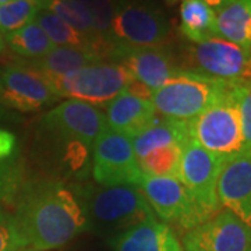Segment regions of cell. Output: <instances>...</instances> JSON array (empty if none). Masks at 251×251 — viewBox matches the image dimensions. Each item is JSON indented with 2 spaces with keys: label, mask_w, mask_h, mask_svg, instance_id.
<instances>
[{
  "label": "cell",
  "mask_w": 251,
  "mask_h": 251,
  "mask_svg": "<svg viewBox=\"0 0 251 251\" xmlns=\"http://www.w3.org/2000/svg\"><path fill=\"white\" fill-rule=\"evenodd\" d=\"M181 246L184 251H251V229L230 209L222 208L183 233Z\"/></svg>",
  "instance_id": "obj_12"
},
{
  "label": "cell",
  "mask_w": 251,
  "mask_h": 251,
  "mask_svg": "<svg viewBox=\"0 0 251 251\" xmlns=\"http://www.w3.org/2000/svg\"><path fill=\"white\" fill-rule=\"evenodd\" d=\"M108 243L113 251H181L175 229L156 216L113 236Z\"/></svg>",
  "instance_id": "obj_15"
},
{
  "label": "cell",
  "mask_w": 251,
  "mask_h": 251,
  "mask_svg": "<svg viewBox=\"0 0 251 251\" xmlns=\"http://www.w3.org/2000/svg\"><path fill=\"white\" fill-rule=\"evenodd\" d=\"M232 97L237 105L242 120L244 150L251 151V82L232 85Z\"/></svg>",
  "instance_id": "obj_27"
},
{
  "label": "cell",
  "mask_w": 251,
  "mask_h": 251,
  "mask_svg": "<svg viewBox=\"0 0 251 251\" xmlns=\"http://www.w3.org/2000/svg\"><path fill=\"white\" fill-rule=\"evenodd\" d=\"M88 227L113 236L156 216L137 186H113L91 190L84 194Z\"/></svg>",
  "instance_id": "obj_4"
},
{
  "label": "cell",
  "mask_w": 251,
  "mask_h": 251,
  "mask_svg": "<svg viewBox=\"0 0 251 251\" xmlns=\"http://www.w3.org/2000/svg\"><path fill=\"white\" fill-rule=\"evenodd\" d=\"M131 80L133 77L119 63L100 62L48 81L59 98L103 106L122 94Z\"/></svg>",
  "instance_id": "obj_6"
},
{
  "label": "cell",
  "mask_w": 251,
  "mask_h": 251,
  "mask_svg": "<svg viewBox=\"0 0 251 251\" xmlns=\"http://www.w3.org/2000/svg\"><path fill=\"white\" fill-rule=\"evenodd\" d=\"M16 145V137L10 131L0 130V161L9 158Z\"/></svg>",
  "instance_id": "obj_30"
},
{
  "label": "cell",
  "mask_w": 251,
  "mask_h": 251,
  "mask_svg": "<svg viewBox=\"0 0 251 251\" xmlns=\"http://www.w3.org/2000/svg\"><path fill=\"white\" fill-rule=\"evenodd\" d=\"M110 62L123 66L133 80L151 91L161 88L180 72L163 48H113Z\"/></svg>",
  "instance_id": "obj_14"
},
{
  "label": "cell",
  "mask_w": 251,
  "mask_h": 251,
  "mask_svg": "<svg viewBox=\"0 0 251 251\" xmlns=\"http://www.w3.org/2000/svg\"><path fill=\"white\" fill-rule=\"evenodd\" d=\"M42 127L63 147V158L70 169L82 172L99 135L106 128V120L98 106L67 99L48 112Z\"/></svg>",
  "instance_id": "obj_2"
},
{
  "label": "cell",
  "mask_w": 251,
  "mask_h": 251,
  "mask_svg": "<svg viewBox=\"0 0 251 251\" xmlns=\"http://www.w3.org/2000/svg\"><path fill=\"white\" fill-rule=\"evenodd\" d=\"M171 36L166 17L152 4L120 0L105 39L113 48H163Z\"/></svg>",
  "instance_id": "obj_5"
},
{
  "label": "cell",
  "mask_w": 251,
  "mask_h": 251,
  "mask_svg": "<svg viewBox=\"0 0 251 251\" xmlns=\"http://www.w3.org/2000/svg\"><path fill=\"white\" fill-rule=\"evenodd\" d=\"M4 41L14 53L27 60H38L54 48L44 29L36 24L35 20L24 27L6 34Z\"/></svg>",
  "instance_id": "obj_23"
},
{
  "label": "cell",
  "mask_w": 251,
  "mask_h": 251,
  "mask_svg": "<svg viewBox=\"0 0 251 251\" xmlns=\"http://www.w3.org/2000/svg\"><path fill=\"white\" fill-rule=\"evenodd\" d=\"M166 1H171V3H175V1H177V0H166Z\"/></svg>",
  "instance_id": "obj_34"
},
{
  "label": "cell",
  "mask_w": 251,
  "mask_h": 251,
  "mask_svg": "<svg viewBox=\"0 0 251 251\" xmlns=\"http://www.w3.org/2000/svg\"><path fill=\"white\" fill-rule=\"evenodd\" d=\"M190 137H191L190 122L158 117L155 123L147 127L141 133L131 137V144H133L135 156L140 161L147 153L158 148L171 147V145L183 147V144L186 143Z\"/></svg>",
  "instance_id": "obj_19"
},
{
  "label": "cell",
  "mask_w": 251,
  "mask_h": 251,
  "mask_svg": "<svg viewBox=\"0 0 251 251\" xmlns=\"http://www.w3.org/2000/svg\"><path fill=\"white\" fill-rule=\"evenodd\" d=\"M224 159L204 150L190 137L181 147L179 180L186 187L204 222L222 209L218 200V179Z\"/></svg>",
  "instance_id": "obj_8"
},
{
  "label": "cell",
  "mask_w": 251,
  "mask_h": 251,
  "mask_svg": "<svg viewBox=\"0 0 251 251\" xmlns=\"http://www.w3.org/2000/svg\"><path fill=\"white\" fill-rule=\"evenodd\" d=\"M100 62L106 60L102 54L90 48L54 46L44 57L38 60H29L27 63L36 72L41 73L46 80H50Z\"/></svg>",
  "instance_id": "obj_18"
},
{
  "label": "cell",
  "mask_w": 251,
  "mask_h": 251,
  "mask_svg": "<svg viewBox=\"0 0 251 251\" xmlns=\"http://www.w3.org/2000/svg\"><path fill=\"white\" fill-rule=\"evenodd\" d=\"M0 99L20 112H36L59 100L49 81L27 62L6 64L0 74Z\"/></svg>",
  "instance_id": "obj_13"
},
{
  "label": "cell",
  "mask_w": 251,
  "mask_h": 251,
  "mask_svg": "<svg viewBox=\"0 0 251 251\" xmlns=\"http://www.w3.org/2000/svg\"><path fill=\"white\" fill-rule=\"evenodd\" d=\"M92 176L102 187H138L144 175L133 150L131 138L106 127L92 151Z\"/></svg>",
  "instance_id": "obj_10"
},
{
  "label": "cell",
  "mask_w": 251,
  "mask_h": 251,
  "mask_svg": "<svg viewBox=\"0 0 251 251\" xmlns=\"http://www.w3.org/2000/svg\"><path fill=\"white\" fill-rule=\"evenodd\" d=\"M138 187L153 214L186 233L204 222L186 187L177 177L144 175Z\"/></svg>",
  "instance_id": "obj_11"
},
{
  "label": "cell",
  "mask_w": 251,
  "mask_h": 251,
  "mask_svg": "<svg viewBox=\"0 0 251 251\" xmlns=\"http://www.w3.org/2000/svg\"><path fill=\"white\" fill-rule=\"evenodd\" d=\"M24 251L59 250L88 229L80 200L60 183L29 191L13 216Z\"/></svg>",
  "instance_id": "obj_1"
},
{
  "label": "cell",
  "mask_w": 251,
  "mask_h": 251,
  "mask_svg": "<svg viewBox=\"0 0 251 251\" xmlns=\"http://www.w3.org/2000/svg\"><path fill=\"white\" fill-rule=\"evenodd\" d=\"M216 191L221 206L232 212L250 201L251 151H242L224 162Z\"/></svg>",
  "instance_id": "obj_17"
},
{
  "label": "cell",
  "mask_w": 251,
  "mask_h": 251,
  "mask_svg": "<svg viewBox=\"0 0 251 251\" xmlns=\"http://www.w3.org/2000/svg\"><path fill=\"white\" fill-rule=\"evenodd\" d=\"M180 32L193 44L216 38L215 11L201 0H183L180 6Z\"/></svg>",
  "instance_id": "obj_22"
},
{
  "label": "cell",
  "mask_w": 251,
  "mask_h": 251,
  "mask_svg": "<svg viewBox=\"0 0 251 251\" xmlns=\"http://www.w3.org/2000/svg\"><path fill=\"white\" fill-rule=\"evenodd\" d=\"M9 1H11V0H0V6L4 4V3H9Z\"/></svg>",
  "instance_id": "obj_33"
},
{
  "label": "cell",
  "mask_w": 251,
  "mask_h": 251,
  "mask_svg": "<svg viewBox=\"0 0 251 251\" xmlns=\"http://www.w3.org/2000/svg\"><path fill=\"white\" fill-rule=\"evenodd\" d=\"M230 90L190 122L191 137L224 161L244 150L240 113Z\"/></svg>",
  "instance_id": "obj_7"
},
{
  "label": "cell",
  "mask_w": 251,
  "mask_h": 251,
  "mask_svg": "<svg viewBox=\"0 0 251 251\" xmlns=\"http://www.w3.org/2000/svg\"><path fill=\"white\" fill-rule=\"evenodd\" d=\"M42 10L41 0H11L0 6V35H6L34 21Z\"/></svg>",
  "instance_id": "obj_26"
},
{
  "label": "cell",
  "mask_w": 251,
  "mask_h": 251,
  "mask_svg": "<svg viewBox=\"0 0 251 251\" xmlns=\"http://www.w3.org/2000/svg\"><path fill=\"white\" fill-rule=\"evenodd\" d=\"M106 127L127 137H134L158 120L156 110L150 99L123 91L112 99L105 110Z\"/></svg>",
  "instance_id": "obj_16"
},
{
  "label": "cell",
  "mask_w": 251,
  "mask_h": 251,
  "mask_svg": "<svg viewBox=\"0 0 251 251\" xmlns=\"http://www.w3.org/2000/svg\"><path fill=\"white\" fill-rule=\"evenodd\" d=\"M233 214H236V215L239 216L243 222L251 229V200L249 202H246L244 205L240 206V208H237Z\"/></svg>",
  "instance_id": "obj_31"
},
{
  "label": "cell",
  "mask_w": 251,
  "mask_h": 251,
  "mask_svg": "<svg viewBox=\"0 0 251 251\" xmlns=\"http://www.w3.org/2000/svg\"><path fill=\"white\" fill-rule=\"evenodd\" d=\"M0 251H24L13 218H0Z\"/></svg>",
  "instance_id": "obj_29"
},
{
  "label": "cell",
  "mask_w": 251,
  "mask_h": 251,
  "mask_svg": "<svg viewBox=\"0 0 251 251\" xmlns=\"http://www.w3.org/2000/svg\"><path fill=\"white\" fill-rule=\"evenodd\" d=\"M181 147L171 145L153 150L138 161L143 175L147 176H172L179 179Z\"/></svg>",
  "instance_id": "obj_25"
},
{
  "label": "cell",
  "mask_w": 251,
  "mask_h": 251,
  "mask_svg": "<svg viewBox=\"0 0 251 251\" xmlns=\"http://www.w3.org/2000/svg\"><path fill=\"white\" fill-rule=\"evenodd\" d=\"M42 9L49 10L54 16L62 18L72 28H74L81 35H84L91 42L99 53L105 57L106 62H110L112 46L106 42L105 38L99 35L94 27L92 18L88 10L75 0H41Z\"/></svg>",
  "instance_id": "obj_20"
},
{
  "label": "cell",
  "mask_w": 251,
  "mask_h": 251,
  "mask_svg": "<svg viewBox=\"0 0 251 251\" xmlns=\"http://www.w3.org/2000/svg\"><path fill=\"white\" fill-rule=\"evenodd\" d=\"M201 1L205 3L206 6H209L214 11H218V10L222 9L225 4H227V3L232 1V0H201Z\"/></svg>",
  "instance_id": "obj_32"
},
{
  "label": "cell",
  "mask_w": 251,
  "mask_h": 251,
  "mask_svg": "<svg viewBox=\"0 0 251 251\" xmlns=\"http://www.w3.org/2000/svg\"><path fill=\"white\" fill-rule=\"evenodd\" d=\"M186 63L190 67L188 72L200 73L232 85L251 82V49L219 36L188 46Z\"/></svg>",
  "instance_id": "obj_9"
},
{
  "label": "cell",
  "mask_w": 251,
  "mask_h": 251,
  "mask_svg": "<svg viewBox=\"0 0 251 251\" xmlns=\"http://www.w3.org/2000/svg\"><path fill=\"white\" fill-rule=\"evenodd\" d=\"M75 1L88 10L97 32L102 38H105L113 18L115 3L112 0H75Z\"/></svg>",
  "instance_id": "obj_28"
},
{
  "label": "cell",
  "mask_w": 251,
  "mask_h": 251,
  "mask_svg": "<svg viewBox=\"0 0 251 251\" xmlns=\"http://www.w3.org/2000/svg\"><path fill=\"white\" fill-rule=\"evenodd\" d=\"M232 84L200 73L180 70L151 97L153 108L162 117L191 122L227 94Z\"/></svg>",
  "instance_id": "obj_3"
},
{
  "label": "cell",
  "mask_w": 251,
  "mask_h": 251,
  "mask_svg": "<svg viewBox=\"0 0 251 251\" xmlns=\"http://www.w3.org/2000/svg\"><path fill=\"white\" fill-rule=\"evenodd\" d=\"M215 16L219 38L251 49V0H232Z\"/></svg>",
  "instance_id": "obj_21"
},
{
  "label": "cell",
  "mask_w": 251,
  "mask_h": 251,
  "mask_svg": "<svg viewBox=\"0 0 251 251\" xmlns=\"http://www.w3.org/2000/svg\"><path fill=\"white\" fill-rule=\"evenodd\" d=\"M36 24L44 29L46 36L54 46H73V48H90L97 50L91 42L80 32H77L62 18L54 16L49 10L42 9L35 17ZM98 52V50H97ZM99 53V52H98ZM105 59V57H103Z\"/></svg>",
  "instance_id": "obj_24"
}]
</instances>
